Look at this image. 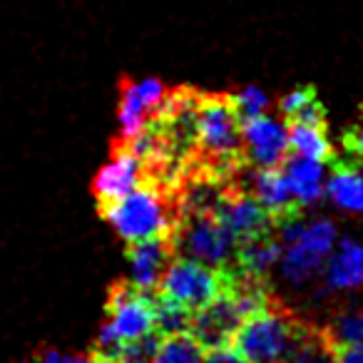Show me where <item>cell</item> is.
Segmentation results:
<instances>
[{
    "mask_svg": "<svg viewBox=\"0 0 363 363\" xmlns=\"http://www.w3.org/2000/svg\"><path fill=\"white\" fill-rule=\"evenodd\" d=\"M197 140L207 174L232 177L247 164L242 120L232 95L202 92L197 107Z\"/></svg>",
    "mask_w": 363,
    "mask_h": 363,
    "instance_id": "obj_1",
    "label": "cell"
},
{
    "mask_svg": "<svg viewBox=\"0 0 363 363\" xmlns=\"http://www.w3.org/2000/svg\"><path fill=\"white\" fill-rule=\"evenodd\" d=\"M102 217L127 244L142 239L169 237L179 219V202L172 204L167 197V187L155 182H142L127 197L102 209Z\"/></svg>",
    "mask_w": 363,
    "mask_h": 363,
    "instance_id": "obj_2",
    "label": "cell"
},
{
    "mask_svg": "<svg viewBox=\"0 0 363 363\" xmlns=\"http://www.w3.org/2000/svg\"><path fill=\"white\" fill-rule=\"evenodd\" d=\"M155 303L157 294L145 291L132 281H115L107 291V318L100 326L95 341V353L107 363L125 343L137 341L155 331Z\"/></svg>",
    "mask_w": 363,
    "mask_h": 363,
    "instance_id": "obj_3",
    "label": "cell"
},
{
    "mask_svg": "<svg viewBox=\"0 0 363 363\" xmlns=\"http://www.w3.org/2000/svg\"><path fill=\"white\" fill-rule=\"evenodd\" d=\"M172 244L177 257L194 259L217 269H227L237 262V237L214 212H179Z\"/></svg>",
    "mask_w": 363,
    "mask_h": 363,
    "instance_id": "obj_4",
    "label": "cell"
},
{
    "mask_svg": "<svg viewBox=\"0 0 363 363\" xmlns=\"http://www.w3.org/2000/svg\"><path fill=\"white\" fill-rule=\"evenodd\" d=\"M296 323V313H291L277 301L252 313L239 326L232 343L249 363H284L291 348Z\"/></svg>",
    "mask_w": 363,
    "mask_h": 363,
    "instance_id": "obj_5",
    "label": "cell"
},
{
    "mask_svg": "<svg viewBox=\"0 0 363 363\" xmlns=\"http://www.w3.org/2000/svg\"><path fill=\"white\" fill-rule=\"evenodd\" d=\"M224 286H227L224 269L209 267V264L194 262V259L174 257L155 294L164 301L197 313L217 301Z\"/></svg>",
    "mask_w": 363,
    "mask_h": 363,
    "instance_id": "obj_6",
    "label": "cell"
},
{
    "mask_svg": "<svg viewBox=\"0 0 363 363\" xmlns=\"http://www.w3.org/2000/svg\"><path fill=\"white\" fill-rule=\"evenodd\" d=\"M336 249V224L328 219H311L296 242L286 244L279 262L284 281L291 286H306L323 274L331 252Z\"/></svg>",
    "mask_w": 363,
    "mask_h": 363,
    "instance_id": "obj_7",
    "label": "cell"
},
{
    "mask_svg": "<svg viewBox=\"0 0 363 363\" xmlns=\"http://www.w3.org/2000/svg\"><path fill=\"white\" fill-rule=\"evenodd\" d=\"M169 90L157 77H142V80H122L120 82V107H117V122H120V137L132 140L140 135L150 117L157 115L162 102L167 100Z\"/></svg>",
    "mask_w": 363,
    "mask_h": 363,
    "instance_id": "obj_8",
    "label": "cell"
},
{
    "mask_svg": "<svg viewBox=\"0 0 363 363\" xmlns=\"http://www.w3.org/2000/svg\"><path fill=\"white\" fill-rule=\"evenodd\" d=\"M142 160L122 142L112 152V160L105 167H100V172L92 179V194L97 199V209H107L115 202H120L122 197L137 189L142 184Z\"/></svg>",
    "mask_w": 363,
    "mask_h": 363,
    "instance_id": "obj_9",
    "label": "cell"
},
{
    "mask_svg": "<svg viewBox=\"0 0 363 363\" xmlns=\"http://www.w3.org/2000/svg\"><path fill=\"white\" fill-rule=\"evenodd\" d=\"M242 135L244 157H247V164L254 167V169L281 167V162L291 152V147H289V125H284L281 120H274L269 115L242 122Z\"/></svg>",
    "mask_w": 363,
    "mask_h": 363,
    "instance_id": "obj_10",
    "label": "cell"
},
{
    "mask_svg": "<svg viewBox=\"0 0 363 363\" xmlns=\"http://www.w3.org/2000/svg\"><path fill=\"white\" fill-rule=\"evenodd\" d=\"M217 217L224 222V227L237 237V242H247V239L262 237V234L274 232L277 222L269 214V209L254 197L247 189H229L224 192L222 202L217 207Z\"/></svg>",
    "mask_w": 363,
    "mask_h": 363,
    "instance_id": "obj_11",
    "label": "cell"
},
{
    "mask_svg": "<svg viewBox=\"0 0 363 363\" xmlns=\"http://www.w3.org/2000/svg\"><path fill=\"white\" fill-rule=\"evenodd\" d=\"M244 321H247V313L242 311L237 298L224 289L217 301L194 313L192 333L207 348L227 346V343L234 341V336H237L239 326H242Z\"/></svg>",
    "mask_w": 363,
    "mask_h": 363,
    "instance_id": "obj_12",
    "label": "cell"
},
{
    "mask_svg": "<svg viewBox=\"0 0 363 363\" xmlns=\"http://www.w3.org/2000/svg\"><path fill=\"white\" fill-rule=\"evenodd\" d=\"M174 244L169 237L142 239V242L127 244V262H130V281L145 291H157L167 267L174 259Z\"/></svg>",
    "mask_w": 363,
    "mask_h": 363,
    "instance_id": "obj_13",
    "label": "cell"
},
{
    "mask_svg": "<svg viewBox=\"0 0 363 363\" xmlns=\"http://www.w3.org/2000/svg\"><path fill=\"white\" fill-rule=\"evenodd\" d=\"M249 192L269 209V214L274 217V222L279 219L294 217V214H301V202L294 194L291 184H289L286 174H284L281 167H272V169H254L252 177V187Z\"/></svg>",
    "mask_w": 363,
    "mask_h": 363,
    "instance_id": "obj_14",
    "label": "cell"
},
{
    "mask_svg": "<svg viewBox=\"0 0 363 363\" xmlns=\"http://www.w3.org/2000/svg\"><path fill=\"white\" fill-rule=\"evenodd\" d=\"M336 356L338 346L331 331L298 318L291 348H289L284 363H336Z\"/></svg>",
    "mask_w": 363,
    "mask_h": 363,
    "instance_id": "obj_15",
    "label": "cell"
},
{
    "mask_svg": "<svg viewBox=\"0 0 363 363\" xmlns=\"http://www.w3.org/2000/svg\"><path fill=\"white\" fill-rule=\"evenodd\" d=\"M323 281L333 291L363 286V244L353 239L338 242L323 269Z\"/></svg>",
    "mask_w": 363,
    "mask_h": 363,
    "instance_id": "obj_16",
    "label": "cell"
},
{
    "mask_svg": "<svg viewBox=\"0 0 363 363\" xmlns=\"http://www.w3.org/2000/svg\"><path fill=\"white\" fill-rule=\"evenodd\" d=\"M281 169L286 174L296 199L301 202V207H308V204L321 199L323 189H326L323 187V162L291 152L281 162Z\"/></svg>",
    "mask_w": 363,
    "mask_h": 363,
    "instance_id": "obj_17",
    "label": "cell"
},
{
    "mask_svg": "<svg viewBox=\"0 0 363 363\" xmlns=\"http://www.w3.org/2000/svg\"><path fill=\"white\" fill-rule=\"evenodd\" d=\"M284 254V244L277 237V232L262 234V237L247 239V242L239 244L237 249V267L242 272L252 274V277H262L267 279V274L281 262Z\"/></svg>",
    "mask_w": 363,
    "mask_h": 363,
    "instance_id": "obj_18",
    "label": "cell"
},
{
    "mask_svg": "<svg viewBox=\"0 0 363 363\" xmlns=\"http://www.w3.org/2000/svg\"><path fill=\"white\" fill-rule=\"evenodd\" d=\"M326 194L341 209L363 214V177L356 174V172L346 169L341 164H333V174L326 184Z\"/></svg>",
    "mask_w": 363,
    "mask_h": 363,
    "instance_id": "obj_19",
    "label": "cell"
},
{
    "mask_svg": "<svg viewBox=\"0 0 363 363\" xmlns=\"http://www.w3.org/2000/svg\"><path fill=\"white\" fill-rule=\"evenodd\" d=\"M289 147L291 152L303 157H311L318 162H333L331 142L326 137V127H313V125H289Z\"/></svg>",
    "mask_w": 363,
    "mask_h": 363,
    "instance_id": "obj_20",
    "label": "cell"
},
{
    "mask_svg": "<svg viewBox=\"0 0 363 363\" xmlns=\"http://www.w3.org/2000/svg\"><path fill=\"white\" fill-rule=\"evenodd\" d=\"M207 346L192 331L162 336L155 363H202Z\"/></svg>",
    "mask_w": 363,
    "mask_h": 363,
    "instance_id": "obj_21",
    "label": "cell"
},
{
    "mask_svg": "<svg viewBox=\"0 0 363 363\" xmlns=\"http://www.w3.org/2000/svg\"><path fill=\"white\" fill-rule=\"evenodd\" d=\"M192 318H194L192 311H187V308H182V306H177V303L164 301V298L157 296L155 331L160 333V336H174V333L192 331Z\"/></svg>",
    "mask_w": 363,
    "mask_h": 363,
    "instance_id": "obj_22",
    "label": "cell"
},
{
    "mask_svg": "<svg viewBox=\"0 0 363 363\" xmlns=\"http://www.w3.org/2000/svg\"><path fill=\"white\" fill-rule=\"evenodd\" d=\"M234 105H237V112H239V120L242 122H249V120H257V117L267 115L269 107H272V100L269 95L257 85H247L242 87L239 92L232 95Z\"/></svg>",
    "mask_w": 363,
    "mask_h": 363,
    "instance_id": "obj_23",
    "label": "cell"
},
{
    "mask_svg": "<svg viewBox=\"0 0 363 363\" xmlns=\"http://www.w3.org/2000/svg\"><path fill=\"white\" fill-rule=\"evenodd\" d=\"M328 331L336 346H363V308L336 316Z\"/></svg>",
    "mask_w": 363,
    "mask_h": 363,
    "instance_id": "obj_24",
    "label": "cell"
},
{
    "mask_svg": "<svg viewBox=\"0 0 363 363\" xmlns=\"http://www.w3.org/2000/svg\"><path fill=\"white\" fill-rule=\"evenodd\" d=\"M313 100H318L316 87L301 85V87H296V90L286 92V95L279 100V115L284 117V122H291L294 117H296L306 105H311Z\"/></svg>",
    "mask_w": 363,
    "mask_h": 363,
    "instance_id": "obj_25",
    "label": "cell"
},
{
    "mask_svg": "<svg viewBox=\"0 0 363 363\" xmlns=\"http://www.w3.org/2000/svg\"><path fill=\"white\" fill-rule=\"evenodd\" d=\"M21 363H102L97 353H62L57 348H40L33 356L23 358Z\"/></svg>",
    "mask_w": 363,
    "mask_h": 363,
    "instance_id": "obj_26",
    "label": "cell"
},
{
    "mask_svg": "<svg viewBox=\"0 0 363 363\" xmlns=\"http://www.w3.org/2000/svg\"><path fill=\"white\" fill-rule=\"evenodd\" d=\"M202 363H249V361L237 351V346H229V343H227V346L207 348Z\"/></svg>",
    "mask_w": 363,
    "mask_h": 363,
    "instance_id": "obj_27",
    "label": "cell"
},
{
    "mask_svg": "<svg viewBox=\"0 0 363 363\" xmlns=\"http://www.w3.org/2000/svg\"><path fill=\"white\" fill-rule=\"evenodd\" d=\"M341 142L346 152H363V107H361V112H358V120L353 122L351 127L343 130Z\"/></svg>",
    "mask_w": 363,
    "mask_h": 363,
    "instance_id": "obj_28",
    "label": "cell"
},
{
    "mask_svg": "<svg viewBox=\"0 0 363 363\" xmlns=\"http://www.w3.org/2000/svg\"><path fill=\"white\" fill-rule=\"evenodd\" d=\"M336 363H363V346H338Z\"/></svg>",
    "mask_w": 363,
    "mask_h": 363,
    "instance_id": "obj_29",
    "label": "cell"
}]
</instances>
